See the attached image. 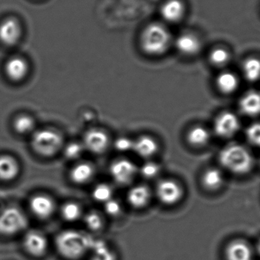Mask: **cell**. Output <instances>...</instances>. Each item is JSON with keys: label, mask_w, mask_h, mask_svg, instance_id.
Masks as SVG:
<instances>
[{"label": "cell", "mask_w": 260, "mask_h": 260, "mask_svg": "<svg viewBox=\"0 0 260 260\" xmlns=\"http://www.w3.org/2000/svg\"><path fill=\"white\" fill-rule=\"evenodd\" d=\"M215 84L221 93L230 94L238 90L240 82L235 73L231 71H223L217 76Z\"/></svg>", "instance_id": "19"}, {"label": "cell", "mask_w": 260, "mask_h": 260, "mask_svg": "<svg viewBox=\"0 0 260 260\" xmlns=\"http://www.w3.org/2000/svg\"><path fill=\"white\" fill-rule=\"evenodd\" d=\"M112 188L105 183L97 185L92 191L93 199L99 203H105L112 199Z\"/></svg>", "instance_id": "30"}, {"label": "cell", "mask_w": 260, "mask_h": 260, "mask_svg": "<svg viewBox=\"0 0 260 260\" xmlns=\"http://www.w3.org/2000/svg\"><path fill=\"white\" fill-rule=\"evenodd\" d=\"M259 164H260V158H259Z\"/></svg>", "instance_id": "38"}, {"label": "cell", "mask_w": 260, "mask_h": 260, "mask_svg": "<svg viewBox=\"0 0 260 260\" xmlns=\"http://www.w3.org/2000/svg\"><path fill=\"white\" fill-rule=\"evenodd\" d=\"M137 168L134 163L127 159L115 160L110 167L111 177L119 184H128L134 178Z\"/></svg>", "instance_id": "10"}, {"label": "cell", "mask_w": 260, "mask_h": 260, "mask_svg": "<svg viewBox=\"0 0 260 260\" xmlns=\"http://www.w3.org/2000/svg\"><path fill=\"white\" fill-rule=\"evenodd\" d=\"M27 225L25 215L17 208H7L0 212V235H15L24 230Z\"/></svg>", "instance_id": "5"}, {"label": "cell", "mask_w": 260, "mask_h": 260, "mask_svg": "<svg viewBox=\"0 0 260 260\" xmlns=\"http://www.w3.org/2000/svg\"><path fill=\"white\" fill-rule=\"evenodd\" d=\"M174 35L171 27L159 21H151L142 27L138 38L139 48L149 56H160L173 47Z\"/></svg>", "instance_id": "1"}, {"label": "cell", "mask_w": 260, "mask_h": 260, "mask_svg": "<svg viewBox=\"0 0 260 260\" xmlns=\"http://www.w3.org/2000/svg\"><path fill=\"white\" fill-rule=\"evenodd\" d=\"M231 59V52L226 47L221 46L213 47L209 53V62L215 67H224L229 64Z\"/></svg>", "instance_id": "26"}, {"label": "cell", "mask_w": 260, "mask_h": 260, "mask_svg": "<svg viewBox=\"0 0 260 260\" xmlns=\"http://www.w3.org/2000/svg\"><path fill=\"white\" fill-rule=\"evenodd\" d=\"M114 147L117 151L126 152L133 150V142L129 138L120 137L114 142Z\"/></svg>", "instance_id": "36"}, {"label": "cell", "mask_w": 260, "mask_h": 260, "mask_svg": "<svg viewBox=\"0 0 260 260\" xmlns=\"http://www.w3.org/2000/svg\"><path fill=\"white\" fill-rule=\"evenodd\" d=\"M160 168L154 162L148 161L144 164L141 168V174L147 179L155 177L158 174Z\"/></svg>", "instance_id": "34"}, {"label": "cell", "mask_w": 260, "mask_h": 260, "mask_svg": "<svg viewBox=\"0 0 260 260\" xmlns=\"http://www.w3.org/2000/svg\"><path fill=\"white\" fill-rule=\"evenodd\" d=\"M246 138L251 145L260 147V123H252L246 130Z\"/></svg>", "instance_id": "31"}, {"label": "cell", "mask_w": 260, "mask_h": 260, "mask_svg": "<svg viewBox=\"0 0 260 260\" xmlns=\"http://www.w3.org/2000/svg\"><path fill=\"white\" fill-rule=\"evenodd\" d=\"M224 182V174L218 168L206 170L202 177V183L209 190H216L222 186Z\"/></svg>", "instance_id": "22"}, {"label": "cell", "mask_w": 260, "mask_h": 260, "mask_svg": "<svg viewBox=\"0 0 260 260\" xmlns=\"http://www.w3.org/2000/svg\"><path fill=\"white\" fill-rule=\"evenodd\" d=\"M257 250H258V252H259V253L260 255V240L259 241V242H258V244H257Z\"/></svg>", "instance_id": "37"}, {"label": "cell", "mask_w": 260, "mask_h": 260, "mask_svg": "<svg viewBox=\"0 0 260 260\" xmlns=\"http://www.w3.org/2000/svg\"><path fill=\"white\" fill-rule=\"evenodd\" d=\"M85 222L87 227L92 231H99L103 226L102 217L95 212H91L85 217Z\"/></svg>", "instance_id": "32"}, {"label": "cell", "mask_w": 260, "mask_h": 260, "mask_svg": "<svg viewBox=\"0 0 260 260\" xmlns=\"http://www.w3.org/2000/svg\"><path fill=\"white\" fill-rule=\"evenodd\" d=\"M156 193L162 203L167 206H172L181 200L183 189L174 180H164L157 184Z\"/></svg>", "instance_id": "9"}, {"label": "cell", "mask_w": 260, "mask_h": 260, "mask_svg": "<svg viewBox=\"0 0 260 260\" xmlns=\"http://www.w3.org/2000/svg\"><path fill=\"white\" fill-rule=\"evenodd\" d=\"M32 213L41 219H45L53 215L55 209L53 200L45 195H37L30 201Z\"/></svg>", "instance_id": "14"}, {"label": "cell", "mask_w": 260, "mask_h": 260, "mask_svg": "<svg viewBox=\"0 0 260 260\" xmlns=\"http://www.w3.org/2000/svg\"><path fill=\"white\" fill-rule=\"evenodd\" d=\"M20 172L18 160L9 154L0 155V180L12 181Z\"/></svg>", "instance_id": "17"}, {"label": "cell", "mask_w": 260, "mask_h": 260, "mask_svg": "<svg viewBox=\"0 0 260 260\" xmlns=\"http://www.w3.org/2000/svg\"><path fill=\"white\" fill-rule=\"evenodd\" d=\"M187 4L184 0H164L159 7L160 21L167 25L180 24L187 15Z\"/></svg>", "instance_id": "6"}, {"label": "cell", "mask_w": 260, "mask_h": 260, "mask_svg": "<svg viewBox=\"0 0 260 260\" xmlns=\"http://www.w3.org/2000/svg\"><path fill=\"white\" fill-rule=\"evenodd\" d=\"M35 120L30 116L21 114L13 121V128L19 134H27L33 131L35 128Z\"/></svg>", "instance_id": "28"}, {"label": "cell", "mask_w": 260, "mask_h": 260, "mask_svg": "<svg viewBox=\"0 0 260 260\" xmlns=\"http://www.w3.org/2000/svg\"><path fill=\"white\" fill-rule=\"evenodd\" d=\"M173 47L180 54L190 57L200 53L203 48V41L193 30H182L174 36Z\"/></svg>", "instance_id": "7"}, {"label": "cell", "mask_w": 260, "mask_h": 260, "mask_svg": "<svg viewBox=\"0 0 260 260\" xmlns=\"http://www.w3.org/2000/svg\"><path fill=\"white\" fill-rule=\"evenodd\" d=\"M5 73L13 82H20L27 76L29 66L27 61L21 56H13L5 64Z\"/></svg>", "instance_id": "13"}, {"label": "cell", "mask_w": 260, "mask_h": 260, "mask_svg": "<svg viewBox=\"0 0 260 260\" xmlns=\"http://www.w3.org/2000/svg\"><path fill=\"white\" fill-rule=\"evenodd\" d=\"M242 73L249 82H257L260 79V58L249 56L242 63Z\"/></svg>", "instance_id": "23"}, {"label": "cell", "mask_w": 260, "mask_h": 260, "mask_svg": "<svg viewBox=\"0 0 260 260\" xmlns=\"http://www.w3.org/2000/svg\"><path fill=\"white\" fill-rule=\"evenodd\" d=\"M84 148L94 154L104 152L109 145V138L105 132L91 129L85 133L83 139Z\"/></svg>", "instance_id": "12"}, {"label": "cell", "mask_w": 260, "mask_h": 260, "mask_svg": "<svg viewBox=\"0 0 260 260\" xmlns=\"http://www.w3.org/2000/svg\"><path fill=\"white\" fill-rule=\"evenodd\" d=\"M157 148V142L150 136H141L133 142V151L138 156L144 158H148L155 154Z\"/></svg>", "instance_id": "20"}, {"label": "cell", "mask_w": 260, "mask_h": 260, "mask_svg": "<svg viewBox=\"0 0 260 260\" xmlns=\"http://www.w3.org/2000/svg\"><path fill=\"white\" fill-rule=\"evenodd\" d=\"M94 173V168L90 164L81 163L72 169L70 178L75 183L83 184L91 180Z\"/></svg>", "instance_id": "24"}, {"label": "cell", "mask_w": 260, "mask_h": 260, "mask_svg": "<svg viewBox=\"0 0 260 260\" xmlns=\"http://www.w3.org/2000/svg\"><path fill=\"white\" fill-rule=\"evenodd\" d=\"M91 260H117L115 253L108 247L105 241L95 240L91 247Z\"/></svg>", "instance_id": "27"}, {"label": "cell", "mask_w": 260, "mask_h": 260, "mask_svg": "<svg viewBox=\"0 0 260 260\" xmlns=\"http://www.w3.org/2000/svg\"><path fill=\"white\" fill-rule=\"evenodd\" d=\"M239 109L247 117H257L260 115V91L250 90L241 98Z\"/></svg>", "instance_id": "16"}, {"label": "cell", "mask_w": 260, "mask_h": 260, "mask_svg": "<svg viewBox=\"0 0 260 260\" xmlns=\"http://www.w3.org/2000/svg\"><path fill=\"white\" fill-rule=\"evenodd\" d=\"M62 145V137L53 129H39L34 133L31 146L34 151L44 157H50L57 153Z\"/></svg>", "instance_id": "4"}, {"label": "cell", "mask_w": 260, "mask_h": 260, "mask_svg": "<svg viewBox=\"0 0 260 260\" xmlns=\"http://www.w3.org/2000/svg\"><path fill=\"white\" fill-rule=\"evenodd\" d=\"M241 122L236 114L231 111L221 113L214 122L215 134L223 139H229L238 133Z\"/></svg>", "instance_id": "8"}, {"label": "cell", "mask_w": 260, "mask_h": 260, "mask_svg": "<svg viewBox=\"0 0 260 260\" xmlns=\"http://www.w3.org/2000/svg\"><path fill=\"white\" fill-rule=\"evenodd\" d=\"M84 149L85 148L82 144L79 143V142H72L66 147L64 154L67 158L73 160V159H77L78 157H80Z\"/></svg>", "instance_id": "33"}, {"label": "cell", "mask_w": 260, "mask_h": 260, "mask_svg": "<svg viewBox=\"0 0 260 260\" xmlns=\"http://www.w3.org/2000/svg\"><path fill=\"white\" fill-rule=\"evenodd\" d=\"M94 241L95 239L82 232L64 231L56 237V249L63 257L77 259L91 251Z\"/></svg>", "instance_id": "2"}, {"label": "cell", "mask_w": 260, "mask_h": 260, "mask_svg": "<svg viewBox=\"0 0 260 260\" xmlns=\"http://www.w3.org/2000/svg\"><path fill=\"white\" fill-rule=\"evenodd\" d=\"M220 164L227 171L238 175H244L251 171L253 158L251 153L244 145L232 143L224 146L220 151Z\"/></svg>", "instance_id": "3"}, {"label": "cell", "mask_w": 260, "mask_h": 260, "mask_svg": "<svg viewBox=\"0 0 260 260\" xmlns=\"http://www.w3.org/2000/svg\"><path fill=\"white\" fill-rule=\"evenodd\" d=\"M47 240L43 234L35 231L28 232L24 237V246L32 256H41L47 249Z\"/></svg>", "instance_id": "15"}, {"label": "cell", "mask_w": 260, "mask_h": 260, "mask_svg": "<svg viewBox=\"0 0 260 260\" xmlns=\"http://www.w3.org/2000/svg\"><path fill=\"white\" fill-rule=\"evenodd\" d=\"M226 257L228 260H252L253 252L247 242L237 240L228 246Z\"/></svg>", "instance_id": "18"}, {"label": "cell", "mask_w": 260, "mask_h": 260, "mask_svg": "<svg viewBox=\"0 0 260 260\" xmlns=\"http://www.w3.org/2000/svg\"><path fill=\"white\" fill-rule=\"evenodd\" d=\"M150 200V191L144 185H137L129 189L127 194V201L130 206L136 209H140L146 206Z\"/></svg>", "instance_id": "21"}, {"label": "cell", "mask_w": 260, "mask_h": 260, "mask_svg": "<svg viewBox=\"0 0 260 260\" xmlns=\"http://www.w3.org/2000/svg\"><path fill=\"white\" fill-rule=\"evenodd\" d=\"M188 142L192 146L202 147L207 145L211 139L209 130L203 126H194L189 130L186 136Z\"/></svg>", "instance_id": "25"}, {"label": "cell", "mask_w": 260, "mask_h": 260, "mask_svg": "<svg viewBox=\"0 0 260 260\" xmlns=\"http://www.w3.org/2000/svg\"><path fill=\"white\" fill-rule=\"evenodd\" d=\"M104 204H105V212L110 216H117L121 212V205L117 200L112 198Z\"/></svg>", "instance_id": "35"}, {"label": "cell", "mask_w": 260, "mask_h": 260, "mask_svg": "<svg viewBox=\"0 0 260 260\" xmlns=\"http://www.w3.org/2000/svg\"><path fill=\"white\" fill-rule=\"evenodd\" d=\"M61 215L66 221H76L80 218L82 209L77 203H67L62 206Z\"/></svg>", "instance_id": "29"}, {"label": "cell", "mask_w": 260, "mask_h": 260, "mask_svg": "<svg viewBox=\"0 0 260 260\" xmlns=\"http://www.w3.org/2000/svg\"><path fill=\"white\" fill-rule=\"evenodd\" d=\"M21 26L15 18H6L0 22V42L7 46H13L19 41Z\"/></svg>", "instance_id": "11"}]
</instances>
